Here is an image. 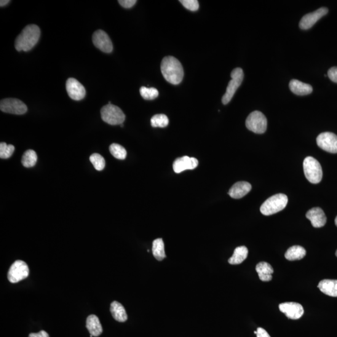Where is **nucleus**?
Returning <instances> with one entry per match:
<instances>
[{
    "label": "nucleus",
    "instance_id": "b1692460",
    "mask_svg": "<svg viewBox=\"0 0 337 337\" xmlns=\"http://www.w3.org/2000/svg\"><path fill=\"white\" fill-rule=\"evenodd\" d=\"M248 251L245 246H240L235 248L233 255L229 259V263L232 265L241 264L247 258Z\"/></svg>",
    "mask_w": 337,
    "mask_h": 337
},
{
    "label": "nucleus",
    "instance_id": "6ab92c4d",
    "mask_svg": "<svg viewBox=\"0 0 337 337\" xmlns=\"http://www.w3.org/2000/svg\"><path fill=\"white\" fill-rule=\"evenodd\" d=\"M318 287L325 295L337 298V280H323L318 283Z\"/></svg>",
    "mask_w": 337,
    "mask_h": 337
},
{
    "label": "nucleus",
    "instance_id": "e433bc0d",
    "mask_svg": "<svg viewBox=\"0 0 337 337\" xmlns=\"http://www.w3.org/2000/svg\"><path fill=\"white\" fill-rule=\"evenodd\" d=\"M10 2V1H9V0H1V1H0V6L2 7L6 6V5L9 4Z\"/></svg>",
    "mask_w": 337,
    "mask_h": 337
},
{
    "label": "nucleus",
    "instance_id": "a878e982",
    "mask_svg": "<svg viewBox=\"0 0 337 337\" xmlns=\"http://www.w3.org/2000/svg\"><path fill=\"white\" fill-rule=\"evenodd\" d=\"M37 156L36 152L33 150L29 149L26 151L23 155L21 163L24 167H32L36 164Z\"/></svg>",
    "mask_w": 337,
    "mask_h": 337
},
{
    "label": "nucleus",
    "instance_id": "7ed1b4c3",
    "mask_svg": "<svg viewBox=\"0 0 337 337\" xmlns=\"http://www.w3.org/2000/svg\"><path fill=\"white\" fill-rule=\"evenodd\" d=\"M288 203V197L283 194H277L269 197L261 207V212L264 216L275 215L284 209Z\"/></svg>",
    "mask_w": 337,
    "mask_h": 337
},
{
    "label": "nucleus",
    "instance_id": "412c9836",
    "mask_svg": "<svg viewBox=\"0 0 337 337\" xmlns=\"http://www.w3.org/2000/svg\"><path fill=\"white\" fill-rule=\"evenodd\" d=\"M256 271L259 278L263 282H269L272 279L274 269L269 264L266 262H262L257 265Z\"/></svg>",
    "mask_w": 337,
    "mask_h": 337
},
{
    "label": "nucleus",
    "instance_id": "c756f323",
    "mask_svg": "<svg viewBox=\"0 0 337 337\" xmlns=\"http://www.w3.org/2000/svg\"><path fill=\"white\" fill-rule=\"evenodd\" d=\"M91 162L96 170L101 171L105 167L106 162L104 157L98 153L93 154L90 157Z\"/></svg>",
    "mask_w": 337,
    "mask_h": 337
},
{
    "label": "nucleus",
    "instance_id": "473e14b6",
    "mask_svg": "<svg viewBox=\"0 0 337 337\" xmlns=\"http://www.w3.org/2000/svg\"><path fill=\"white\" fill-rule=\"evenodd\" d=\"M136 0H119L118 3L125 9H131L136 4Z\"/></svg>",
    "mask_w": 337,
    "mask_h": 337
},
{
    "label": "nucleus",
    "instance_id": "58836bf2",
    "mask_svg": "<svg viewBox=\"0 0 337 337\" xmlns=\"http://www.w3.org/2000/svg\"><path fill=\"white\" fill-rule=\"evenodd\" d=\"M254 333L256 334V335H257V333H258V331H254Z\"/></svg>",
    "mask_w": 337,
    "mask_h": 337
},
{
    "label": "nucleus",
    "instance_id": "ddd939ff",
    "mask_svg": "<svg viewBox=\"0 0 337 337\" xmlns=\"http://www.w3.org/2000/svg\"><path fill=\"white\" fill-rule=\"evenodd\" d=\"M66 88L67 93L72 100L80 101L85 97V88L77 79L69 78L67 80Z\"/></svg>",
    "mask_w": 337,
    "mask_h": 337
},
{
    "label": "nucleus",
    "instance_id": "4be33fe9",
    "mask_svg": "<svg viewBox=\"0 0 337 337\" xmlns=\"http://www.w3.org/2000/svg\"><path fill=\"white\" fill-rule=\"evenodd\" d=\"M112 316L119 322H124L128 319V315L124 307L118 302H112L110 307Z\"/></svg>",
    "mask_w": 337,
    "mask_h": 337
},
{
    "label": "nucleus",
    "instance_id": "ea45409f",
    "mask_svg": "<svg viewBox=\"0 0 337 337\" xmlns=\"http://www.w3.org/2000/svg\"><path fill=\"white\" fill-rule=\"evenodd\" d=\"M335 255H336V256L337 257V250H336V251Z\"/></svg>",
    "mask_w": 337,
    "mask_h": 337
},
{
    "label": "nucleus",
    "instance_id": "2eb2a0df",
    "mask_svg": "<svg viewBox=\"0 0 337 337\" xmlns=\"http://www.w3.org/2000/svg\"><path fill=\"white\" fill-rule=\"evenodd\" d=\"M199 164L198 160L194 157L184 156L175 160L173 163V170L176 173H181L186 170H192Z\"/></svg>",
    "mask_w": 337,
    "mask_h": 337
},
{
    "label": "nucleus",
    "instance_id": "1a4fd4ad",
    "mask_svg": "<svg viewBox=\"0 0 337 337\" xmlns=\"http://www.w3.org/2000/svg\"><path fill=\"white\" fill-rule=\"evenodd\" d=\"M0 109L7 113L21 115L28 111L27 106L22 101L15 98H7L1 101Z\"/></svg>",
    "mask_w": 337,
    "mask_h": 337
},
{
    "label": "nucleus",
    "instance_id": "bb28decb",
    "mask_svg": "<svg viewBox=\"0 0 337 337\" xmlns=\"http://www.w3.org/2000/svg\"><path fill=\"white\" fill-rule=\"evenodd\" d=\"M109 151L112 156L117 159H125L127 156V150L118 144H112L109 146Z\"/></svg>",
    "mask_w": 337,
    "mask_h": 337
},
{
    "label": "nucleus",
    "instance_id": "9b49d317",
    "mask_svg": "<svg viewBox=\"0 0 337 337\" xmlns=\"http://www.w3.org/2000/svg\"><path fill=\"white\" fill-rule=\"evenodd\" d=\"M93 42L95 46L101 52L110 53L113 50V46L110 37L103 30L96 31L93 35Z\"/></svg>",
    "mask_w": 337,
    "mask_h": 337
},
{
    "label": "nucleus",
    "instance_id": "20e7f679",
    "mask_svg": "<svg viewBox=\"0 0 337 337\" xmlns=\"http://www.w3.org/2000/svg\"><path fill=\"white\" fill-rule=\"evenodd\" d=\"M303 165L305 176L310 183L318 184L322 181V168L317 159L312 157H307L304 160Z\"/></svg>",
    "mask_w": 337,
    "mask_h": 337
},
{
    "label": "nucleus",
    "instance_id": "423d86ee",
    "mask_svg": "<svg viewBox=\"0 0 337 337\" xmlns=\"http://www.w3.org/2000/svg\"><path fill=\"white\" fill-rule=\"evenodd\" d=\"M245 125L248 130L254 133L263 134L267 130V120L263 113L256 111L248 115Z\"/></svg>",
    "mask_w": 337,
    "mask_h": 337
},
{
    "label": "nucleus",
    "instance_id": "72a5a7b5",
    "mask_svg": "<svg viewBox=\"0 0 337 337\" xmlns=\"http://www.w3.org/2000/svg\"><path fill=\"white\" fill-rule=\"evenodd\" d=\"M328 76L331 81L337 83V67H332L329 69Z\"/></svg>",
    "mask_w": 337,
    "mask_h": 337
},
{
    "label": "nucleus",
    "instance_id": "dca6fc26",
    "mask_svg": "<svg viewBox=\"0 0 337 337\" xmlns=\"http://www.w3.org/2000/svg\"><path fill=\"white\" fill-rule=\"evenodd\" d=\"M306 218L311 222L312 226L315 228H320L327 223V217L320 207H314L306 214Z\"/></svg>",
    "mask_w": 337,
    "mask_h": 337
},
{
    "label": "nucleus",
    "instance_id": "6e6552de",
    "mask_svg": "<svg viewBox=\"0 0 337 337\" xmlns=\"http://www.w3.org/2000/svg\"><path fill=\"white\" fill-rule=\"evenodd\" d=\"M29 275L28 265L23 261H15L8 273V279L11 283H15L25 279Z\"/></svg>",
    "mask_w": 337,
    "mask_h": 337
},
{
    "label": "nucleus",
    "instance_id": "5701e85b",
    "mask_svg": "<svg viewBox=\"0 0 337 337\" xmlns=\"http://www.w3.org/2000/svg\"><path fill=\"white\" fill-rule=\"evenodd\" d=\"M306 255V250L300 245H294L290 247L285 252V258L288 261L301 260Z\"/></svg>",
    "mask_w": 337,
    "mask_h": 337
},
{
    "label": "nucleus",
    "instance_id": "2f4dec72",
    "mask_svg": "<svg viewBox=\"0 0 337 337\" xmlns=\"http://www.w3.org/2000/svg\"><path fill=\"white\" fill-rule=\"evenodd\" d=\"M186 9L192 12H196L199 8V2L197 0H181L179 1Z\"/></svg>",
    "mask_w": 337,
    "mask_h": 337
},
{
    "label": "nucleus",
    "instance_id": "f03ea898",
    "mask_svg": "<svg viewBox=\"0 0 337 337\" xmlns=\"http://www.w3.org/2000/svg\"><path fill=\"white\" fill-rule=\"evenodd\" d=\"M40 31L38 26L35 25L26 26L21 31L15 41V48L18 52H28L37 44L39 39Z\"/></svg>",
    "mask_w": 337,
    "mask_h": 337
},
{
    "label": "nucleus",
    "instance_id": "cd10ccee",
    "mask_svg": "<svg viewBox=\"0 0 337 337\" xmlns=\"http://www.w3.org/2000/svg\"><path fill=\"white\" fill-rule=\"evenodd\" d=\"M151 124L154 128H165L168 124V119L165 114H156L152 117Z\"/></svg>",
    "mask_w": 337,
    "mask_h": 337
},
{
    "label": "nucleus",
    "instance_id": "c85d7f7f",
    "mask_svg": "<svg viewBox=\"0 0 337 337\" xmlns=\"http://www.w3.org/2000/svg\"><path fill=\"white\" fill-rule=\"evenodd\" d=\"M140 92L142 97L146 100H154L159 96L158 90L154 88L143 87L140 88Z\"/></svg>",
    "mask_w": 337,
    "mask_h": 337
},
{
    "label": "nucleus",
    "instance_id": "393cba45",
    "mask_svg": "<svg viewBox=\"0 0 337 337\" xmlns=\"http://www.w3.org/2000/svg\"><path fill=\"white\" fill-rule=\"evenodd\" d=\"M152 253L157 261H162L165 258L164 243L162 239H157L152 242Z\"/></svg>",
    "mask_w": 337,
    "mask_h": 337
},
{
    "label": "nucleus",
    "instance_id": "0eeeda50",
    "mask_svg": "<svg viewBox=\"0 0 337 337\" xmlns=\"http://www.w3.org/2000/svg\"><path fill=\"white\" fill-rule=\"evenodd\" d=\"M231 76L232 79L229 81L226 92L222 99V102L224 104H228L231 101L238 88L242 84L244 75L241 68H237L232 71Z\"/></svg>",
    "mask_w": 337,
    "mask_h": 337
},
{
    "label": "nucleus",
    "instance_id": "f704fd0d",
    "mask_svg": "<svg viewBox=\"0 0 337 337\" xmlns=\"http://www.w3.org/2000/svg\"><path fill=\"white\" fill-rule=\"evenodd\" d=\"M258 333H257V337H271L267 331L265 329L259 327L258 328Z\"/></svg>",
    "mask_w": 337,
    "mask_h": 337
},
{
    "label": "nucleus",
    "instance_id": "4c0bfd02",
    "mask_svg": "<svg viewBox=\"0 0 337 337\" xmlns=\"http://www.w3.org/2000/svg\"><path fill=\"white\" fill-rule=\"evenodd\" d=\"M335 223L336 226L337 227V216L336 217V218L335 219Z\"/></svg>",
    "mask_w": 337,
    "mask_h": 337
},
{
    "label": "nucleus",
    "instance_id": "f257e3e1",
    "mask_svg": "<svg viewBox=\"0 0 337 337\" xmlns=\"http://www.w3.org/2000/svg\"><path fill=\"white\" fill-rule=\"evenodd\" d=\"M162 74L171 84L181 83L184 77V69L180 61L173 56H166L163 59L160 65Z\"/></svg>",
    "mask_w": 337,
    "mask_h": 337
},
{
    "label": "nucleus",
    "instance_id": "c9c22d12",
    "mask_svg": "<svg viewBox=\"0 0 337 337\" xmlns=\"http://www.w3.org/2000/svg\"><path fill=\"white\" fill-rule=\"evenodd\" d=\"M28 337H50V336L47 331L41 330L38 333H31L29 334Z\"/></svg>",
    "mask_w": 337,
    "mask_h": 337
},
{
    "label": "nucleus",
    "instance_id": "7c9ffc66",
    "mask_svg": "<svg viewBox=\"0 0 337 337\" xmlns=\"http://www.w3.org/2000/svg\"><path fill=\"white\" fill-rule=\"evenodd\" d=\"M15 151L14 146L6 143H0V157L2 159H9L12 156Z\"/></svg>",
    "mask_w": 337,
    "mask_h": 337
},
{
    "label": "nucleus",
    "instance_id": "a211bd4d",
    "mask_svg": "<svg viewBox=\"0 0 337 337\" xmlns=\"http://www.w3.org/2000/svg\"><path fill=\"white\" fill-rule=\"evenodd\" d=\"M289 88L291 92L299 96L308 95L313 92L311 85L304 83L297 79L291 80Z\"/></svg>",
    "mask_w": 337,
    "mask_h": 337
},
{
    "label": "nucleus",
    "instance_id": "39448f33",
    "mask_svg": "<svg viewBox=\"0 0 337 337\" xmlns=\"http://www.w3.org/2000/svg\"><path fill=\"white\" fill-rule=\"evenodd\" d=\"M103 121L110 125H121L125 120V114L121 109L113 104H107L101 110Z\"/></svg>",
    "mask_w": 337,
    "mask_h": 337
},
{
    "label": "nucleus",
    "instance_id": "aec40b11",
    "mask_svg": "<svg viewBox=\"0 0 337 337\" xmlns=\"http://www.w3.org/2000/svg\"><path fill=\"white\" fill-rule=\"evenodd\" d=\"M87 328L90 331V335L98 336L103 333V327L100 319L95 315H91L87 318Z\"/></svg>",
    "mask_w": 337,
    "mask_h": 337
},
{
    "label": "nucleus",
    "instance_id": "f3484780",
    "mask_svg": "<svg viewBox=\"0 0 337 337\" xmlns=\"http://www.w3.org/2000/svg\"><path fill=\"white\" fill-rule=\"evenodd\" d=\"M251 189H252V186L247 182H238L230 189L229 194L233 199H240L247 195L250 191Z\"/></svg>",
    "mask_w": 337,
    "mask_h": 337
},
{
    "label": "nucleus",
    "instance_id": "9d476101",
    "mask_svg": "<svg viewBox=\"0 0 337 337\" xmlns=\"http://www.w3.org/2000/svg\"><path fill=\"white\" fill-rule=\"evenodd\" d=\"M317 145L330 153H337V136L330 132L321 133L317 138Z\"/></svg>",
    "mask_w": 337,
    "mask_h": 337
},
{
    "label": "nucleus",
    "instance_id": "f8f14e48",
    "mask_svg": "<svg viewBox=\"0 0 337 337\" xmlns=\"http://www.w3.org/2000/svg\"><path fill=\"white\" fill-rule=\"evenodd\" d=\"M328 12L327 8L322 7L318 9L314 12L309 13L305 15L300 21L299 26L302 29H309L311 28L320 19L324 17Z\"/></svg>",
    "mask_w": 337,
    "mask_h": 337
},
{
    "label": "nucleus",
    "instance_id": "4468645a",
    "mask_svg": "<svg viewBox=\"0 0 337 337\" xmlns=\"http://www.w3.org/2000/svg\"><path fill=\"white\" fill-rule=\"evenodd\" d=\"M280 312L285 314L288 318L298 320L304 315V309L301 304L296 302H285L279 305Z\"/></svg>",
    "mask_w": 337,
    "mask_h": 337
}]
</instances>
